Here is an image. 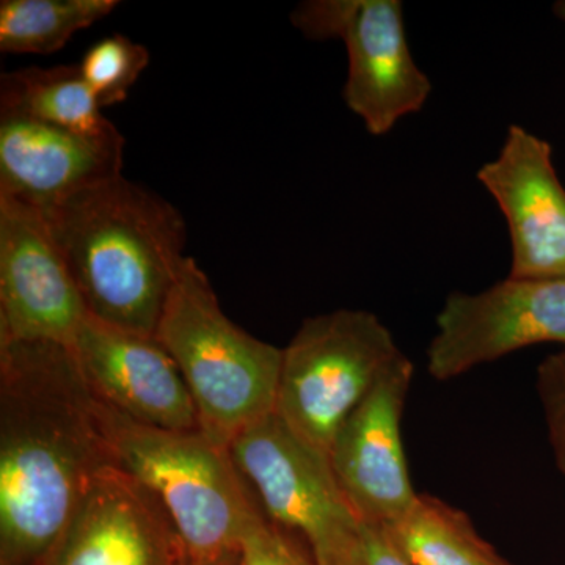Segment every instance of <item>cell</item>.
I'll return each instance as SVG.
<instances>
[{
	"instance_id": "21",
	"label": "cell",
	"mask_w": 565,
	"mask_h": 565,
	"mask_svg": "<svg viewBox=\"0 0 565 565\" xmlns=\"http://www.w3.org/2000/svg\"><path fill=\"white\" fill-rule=\"evenodd\" d=\"M352 565H411L388 541L381 527L364 525V534Z\"/></svg>"
},
{
	"instance_id": "17",
	"label": "cell",
	"mask_w": 565,
	"mask_h": 565,
	"mask_svg": "<svg viewBox=\"0 0 565 565\" xmlns=\"http://www.w3.org/2000/svg\"><path fill=\"white\" fill-rule=\"evenodd\" d=\"M117 7V0H2L0 51L52 54Z\"/></svg>"
},
{
	"instance_id": "9",
	"label": "cell",
	"mask_w": 565,
	"mask_h": 565,
	"mask_svg": "<svg viewBox=\"0 0 565 565\" xmlns=\"http://www.w3.org/2000/svg\"><path fill=\"white\" fill-rule=\"evenodd\" d=\"M88 311L46 215L0 195V344L73 345Z\"/></svg>"
},
{
	"instance_id": "23",
	"label": "cell",
	"mask_w": 565,
	"mask_h": 565,
	"mask_svg": "<svg viewBox=\"0 0 565 565\" xmlns=\"http://www.w3.org/2000/svg\"><path fill=\"white\" fill-rule=\"evenodd\" d=\"M555 13L561 21L565 22V0H561V2L556 3Z\"/></svg>"
},
{
	"instance_id": "3",
	"label": "cell",
	"mask_w": 565,
	"mask_h": 565,
	"mask_svg": "<svg viewBox=\"0 0 565 565\" xmlns=\"http://www.w3.org/2000/svg\"><path fill=\"white\" fill-rule=\"evenodd\" d=\"M96 415L111 460L166 509L188 550L189 564L241 553V541L259 503L228 448L202 430L143 426L98 399Z\"/></svg>"
},
{
	"instance_id": "16",
	"label": "cell",
	"mask_w": 565,
	"mask_h": 565,
	"mask_svg": "<svg viewBox=\"0 0 565 565\" xmlns=\"http://www.w3.org/2000/svg\"><path fill=\"white\" fill-rule=\"evenodd\" d=\"M381 530L411 565H511L463 511L430 494L419 493L401 519Z\"/></svg>"
},
{
	"instance_id": "5",
	"label": "cell",
	"mask_w": 565,
	"mask_h": 565,
	"mask_svg": "<svg viewBox=\"0 0 565 565\" xmlns=\"http://www.w3.org/2000/svg\"><path fill=\"white\" fill-rule=\"evenodd\" d=\"M403 353L371 311L343 308L305 319L282 349L275 415L329 456L348 416Z\"/></svg>"
},
{
	"instance_id": "2",
	"label": "cell",
	"mask_w": 565,
	"mask_h": 565,
	"mask_svg": "<svg viewBox=\"0 0 565 565\" xmlns=\"http://www.w3.org/2000/svg\"><path fill=\"white\" fill-rule=\"evenodd\" d=\"M88 315L154 337L185 259V222L122 174L43 211Z\"/></svg>"
},
{
	"instance_id": "1",
	"label": "cell",
	"mask_w": 565,
	"mask_h": 565,
	"mask_svg": "<svg viewBox=\"0 0 565 565\" xmlns=\"http://www.w3.org/2000/svg\"><path fill=\"white\" fill-rule=\"evenodd\" d=\"M111 460L68 345L0 344V565H43Z\"/></svg>"
},
{
	"instance_id": "10",
	"label": "cell",
	"mask_w": 565,
	"mask_h": 565,
	"mask_svg": "<svg viewBox=\"0 0 565 565\" xmlns=\"http://www.w3.org/2000/svg\"><path fill=\"white\" fill-rule=\"evenodd\" d=\"M414 374V363L403 353L348 416L330 449L334 476L366 526L392 525L419 494L401 429Z\"/></svg>"
},
{
	"instance_id": "4",
	"label": "cell",
	"mask_w": 565,
	"mask_h": 565,
	"mask_svg": "<svg viewBox=\"0 0 565 565\" xmlns=\"http://www.w3.org/2000/svg\"><path fill=\"white\" fill-rule=\"evenodd\" d=\"M154 337L180 367L202 433L215 444L230 448L237 435L275 414L282 349L223 313L210 278L189 256Z\"/></svg>"
},
{
	"instance_id": "13",
	"label": "cell",
	"mask_w": 565,
	"mask_h": 565,
	"mask_svg": "<svg viewBox=\"0 0 565 565\" xmlns=\"http://www.w3.org/2000/svg\"><path fill=\"white\" fill-rule=\"evenodd\" d=\"M508 223L511 278L565 277V189L552 145L519 125L509 128L500 154L478 170Z\"/></svg>"
},
{
	"instance_id": "7",
	"label": "cell",
	"mask_w": 565,
	"mask_h": 565,
	"mask_svg": "<svg viewBox=\"0 0 565 565\" xmlns=\"http://www.w3.org/2000/svg\"><path fill=\"white\" fill-rule=\"evenodd\" d=\"M291 20L308 39L343 41L344 103L373 136H385L429 99L433 84L412 55L399 0H310Z\"/></svg>"
},
{
	"instance_id": "14",
	"label": "cell",
	"mask_w": 565,
	"mask_h": 565,
	"mask_svg": "<svg viewBox=\"0 0 565 565\" xmlns=\"http://www.w3.org/2000/svg\"><path fill=\"white\" fill-rule=\"evenodd\" d=\"M122 148L121 132L81 136L0 115V195L51 210L74 193L120 177Z\"/></svg>"
},
{
	"instance_id": "15",
	"label": "cell",
	"mask_w": 565,
	"mask_h": 565,
	"mask_svg": "<svg viewBox=\"0 0 565 565\" xmlns=\"http://www.w3.org/2000/svg\"><path fill=\"white\" fill-rule=\"evenodd\" d=\"M0 115L29 118L88 137H109L117 128L102 111L79 65L29 66L0 77Z\"/></svg>"
},
{
	"instance_id": "6",
	"label": "cell",
	"mask_w": 565,
	"mask_h": 565,
	"mask_svg": "<svg viewBox=\"0 0 565 565\" xmlns=\"http://www.w3.org/2000/svg\"><path fill=\"white\" fill-rule=\"evenodd\" d=\"M228 449L267 519L302 534L316 565L353 564L364 525L326 452L275 414L237 435Z\"/></svg>"
},
{
	"instance_id": "22",
	"label": "cell",
	"mask_w": 565,
	"mask_h": 565,
	"mask_svg": "<svg viewBox=\"0 0 565 565\" xmlns=\"http://www.w3.org/2000/svg\"><path fill=\"white\" fill-rule=\"evenodd\" d=\"M189 565H243V555H241V553H236V555L223 557V559L214 561V563Z\"/></svg>"
},
{
	"instance_id": "12",
	"label": "cell",
	"mask_w": 565,
	"mask_h": 565,
	"mask_svg": "<svg viewBox=\"0 0 565 565\" xmlns=\"http://www.w3.org/2000/svg\"><path fill=\"white\" fill-rule=\"evenodd\" d=\"M43 565H189V555L162 504L110 463Z\"/></svg>"
},
{
	"instance_id": "8",
	"label": "cell",
	"mask_w": 565,
	"mask_h": 565,
	"mask_svg": "<svg viewBox=\"0 0 565 565\" xmlns=\"http://www.w3.org/2000/svg\"><path fill=\"white\" fill-rule=\"evenodd\" d=\"M542 343L565 344V277H508L482 292L446 297L427 370L437 381H451Z\"/></svg>"
},
{
	"instance_id": "11",
	"label": "cell",
	"mask_w": 565,
	"mask_h": 565,
	"mask_svg": "<svg viewBox=\"0 0 565 565\" xmlns=\"http://www.w3.org/2000/svg\"><path fill=\"white\" fill-rule=\"evenodd\" d=\"M71 351L99 403L143 426L202 430L180 367L152 334L87 315Z\"/></svg>"
},
{
	"instance_id": "18",
	"label": "cell",
	"mask_w": 565,
	"mask_h": 565,
	"mask_svg": "<svg viewBox=\"0 0 565 565\" xmlns=\"http://www.w3.org/2000/svg\"><path fill=\"white\" fill-rule=\"evenodd\" d=\"M150 63V52L121 33L96 41L85 52L79 68L102 109L128 98L140 74Z\"/></svg>"
},
{
	"instance_id": "20",
	"label": "cell",
	"mask_w": 565,
	"mask_h": 565,
	"mask_svg": "<svg viewBox=\"0 0 565 565\" xmlns=\"http://www.w3.org/2000/svg\"><path fill=\"white\" fill-rule=\"evenodd\" d=\"M537 392L544 407L550 445L557 468L565 476V351L548 356L539 366Z\"/></svg>"
},
{
	"instance_id": "19",
	"label": "cell",
	"mask_w": 565,
	"mask_h": 565,
	"mask_svg": "<svg viewBox=\"0 0 565 565\" xmlns=\"http://www.w3.org/2000/svg\"><path fill=\"white\" fill-rule=\"evenodd\" d=\"M243 565H316L282 533V527L267 519L263 509L253 514L241 541Z\"/></svg>"
}]
</instances>
